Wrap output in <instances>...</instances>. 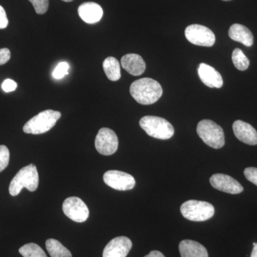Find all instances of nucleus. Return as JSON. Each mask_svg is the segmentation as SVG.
I'll use <instances>...</instances> for the list:
<instances>
[{
    "label": "nucleus",
    "mask_w": 257,
    "mask_h": 257,
    "mask_svg": "<svg viewBox=\"0 0 257 257\" xmlns=\"http://www.w3.org/2000/svg\"><path fill=\"white\" fill-rule=\"evenodd\" d=\"M130 94L140 104L149 105L160 99L163 90L160 83L151 78L140 79L130 86Z\"/></svg>",
    "instance_id": "nucleus-1"
},
{
    "label": "nucleus",
    "mask_w": 257,
    "mask_h": 257,
    "mask_svg": "<svg viewBox=\"0 0 257 257\" xmlns=\"http://www.w3.org/2000/svg\"><path fill=\"white\" fill-rule=\"evenodd\" d=\"M39 185V174L36 166L31 164L23 167L15 176L10 184L9 192L13 197L18 196L22 189L35 192Z\"/></svg>",
    "instance_id": "nucleus-2"
},
{
    "label": "nucleus",
    "mask_w": 257,
    "mask_h": 257,
    "mask_svg": "<svg viewBox=\"0 0 257 257\" xmlns=\"http://www.w3.org/2000/svg\"><path fill=\"white\" fill-rule=\"evenodd\" d=\"M140 125L149 136L159 140H169L175 134V128L170 121L160 116H144L140 119Z\"/></svg>",
    "instance_id": "nucleus-3"
},
{
    "label": "nucleus",
    "mask_w": 257,
    "mask_h": 257,
    "mask_svg": "<svg viewBox=\"0 0 257 257\" xmlns=\"http://www.w3.org/2000/svg\"><path fill=\"white\" fill-rule=\"evenodd\" d=\"M60 117L61 113L58 111L47 109L42 111L29 120L24 126L23 131L32 135L46 133L54 127Z\"/></svg>",
    "instance_id": "nucleus-4"
},
{
    "label": "nucleus",
    "mask_w": 257,
    "mask_h": 257,
    "mask_svg": "<svg viewBox=\"0 0 257 257\" xmlns=\"http://www.w3.org/2000/svg\"><path fill=\"white\" fill-rule=\"evenodd\" d=\"M197 132L202 141L211 148L221 149L224 146L223 128L214 121L209 119L202 120L197 125Z\"/></svg>",
    "instance_id": "nucleus-5"
},
{
    "label": "nucleus",
    "mask_w": 257,
    "mask_h": 257,
    "mask_svg": "<svg viewBox=\"0 0 257 257\" xmlns=\"http://www.w3.org/2000/svg\"><path fill=\"white\" fill-rule=\"evenodd\" d=\"M182 216L189 221H204L214 216L215 209L210 203L203 201L189 200L181 206Z\"/></svg>",
    "instance_id": "nucleus-6"
},
{
    "label": "nucleus",
    "mask_w": 257,
    "mask_h": 257,
    "mask_svg": "<svg viewBox=\"0 0 257 257\" xmlns=\"http://www.w3.org/2000/svg\"><path fill=\"white\" fill-rule=\"evenodd\" d=\"M185 37L189 42L197 46L211 47L216 41L214 32L200 25H191L187 27Z\"/></svg>",
    "instance_id": "nucleus-7"
},
{
    "label": "nucleus",
    "mask_w": 257,
    "mask_h": 257,
    "mask_svg": "<svg viewBox=\"0 0 257 257\" xmlns=\"http://www.w3.org/2000/svg\"><path fill=\"white\" fill-rule=\"evenodd\" d=\"M119 140L116 133L109 128H101L95 138L96 150L101 155L109 156L116 152Z\"/></svg>",
    "instance_id": "nucleus-8"
},
{
    "label": "nucleus",
    "mask_w": 257,
    "mask_h": 257,
    "mask_svg": "<svg viewBox=\"0 0 257 257\" xmlns=\"http://www.w3.org/2000/svg\"><path fill=\"white\" fill-rule=\"evenodd\" d=\"M62 209L64 214L75 222L82 223L87 221L89 211L85 203L78 197H72L64 200Z\"/></svg>",
    "instance_id": "nucleus-9"
},
{
    "label": "nucleus",
    "mask_w": 257,
    "mask_h": 257,
    "mask_svg": "<svg viewBox=\"0 0 257 257\" xmlns=\"http://www.w3.org/2000/svg\"><path fill=\"white\" fill-rule=\"evenodd\" d=\"M103 179L106 185L116 190H130L136 184V181L133 176L121 171H107L104 173Z\"/></svg>",
    "instance_id": "nucleus-10"
},
{
    "label": "nucleus",
    "mask_w": 257,
    "mask_h": 257,
    "mask_svg": "<svg viewBox=\"0 0 257 257\" xmlns=\"http://www.w3.org/2000/svg\"><path fill=\"white\" fill-rule=\"evenodd\" d=\"M209 181L214 189L228 194H237L243 191V187L239 182L224 174H215L211 176Z\"/></svg>",
    "instance_id": "nucleus-11"
},
{
    "label": "nucleus",
    "mask_w": 257,
    "mask_h": 257,
    "mask_svg": "<svg viewBox=\"0 0 257 257\" xmlns=\"http://www.w3.org/2000/svg\"><path fill=\"white\" fill-rule=\"evenodd\" d=\"M133 247V242L126 236H118L106 244L103 257H126Z\"/></svg>",
    "instance_id": "nucleus-12"
},
{
    "label": "nucleus",
    "mask_w": 257,
    "mask_h": 257,
    "mask_svg": "<svg viewBox=\"0 0 257 257\" xmlns=\"http://www.w3.org/2000/svg\"><path fill=\"white\" fill-rule=\"evenodd\" d=\"M233 131L236 138L248 145H257V132L248 123L236 120L233 124Z\"/></svg>",
    "instance_id": "nucleus-13"
},
{
    "label": "nucleus",
    "mask_w": 257,
    "mask_h": 257,
    "mask_svg": "<svg viewBox=\"0 0 257 257\" xmlns=\"http://www.w3.org/2000/svg\"><path fill=\"white\" fill-rule=\"evenodd\" d=\"M199 78L205 85L210 88H221L224 84L222 77L214 67L207 64H199L198 68Z\"/></svg>",
    "instance_id": "nucleus-14"
},
{
    "label": "nucleus",
    "mask_w": 257,
    "mask_h": 257,
    "mask_svg": "<svg viewBox=\"0 0 257 257\" xmlns=\"http://www.w3.org/2000/svg\"><path fill=\"white\" fill-rule=\"evenodd\" d=\"M103 13L100 5L95 3H84L78 8L79 17L87 24H95L100 21Z\"/></svg>",
    "instance_id": "nucleus-15"
},
{
    "label": "nucleus",
    "mask_w": 257,
    "mask_h": 257,
    "mask_svg": "<svg viewBox=\"0 0 257 257\" xmlns=\"http://www.w3.org/2000/svg\"><path fill=\"white\" fill-rule=\"evenodd\" d=\"M121 64L122 68L134 76L141 75L146 69V64L143 57L137 54H128L123 56Z\"/></svg>",
    "instance_id": "nucleus-16"
},
{
    "label": "nucleus",
    "mask_w": 257,
    "mask_h": 257,
    "mask_svg": "<svg viewBox=\"0 0 257 257\" xmlns=\"http://www.w3.org/2000/svg\"><path fill=\"white\" fill-rule=\"evenodd\" d=\"M179 249L182 257H209L207 248L200 243L192 240L185 239L181 241Z\"/></svg>",
    "instance_id": "nucleus-17"
},
{
    "label": "nucleus",
    "mask_w": 257,
    "mask_h": 257,
    "mask_svg": "<svg viewBox=\"0 0 257 257\" xmlns=\"http://www.w3.org/2000/svg\"><path fill=\"white\" fill-rule=\"evenodd\" d=\"M229 36L231 40L240 42L246 47H251L253 43V36L251 32L240 24L231 25L229 30Z\"/></svg>",
    "instance_id": "nucleus-18"
},
{
    "label": "nucleus",
    "mask_w": 257,
    "mask_h": 257,
    "mask_svg": "<svg viewBox=\"0 0 257 257\" xmlns=\"http://www.w3.org/2000/svg\"><path fill=\"white\" fill-rule=\"evenodd\" d=\"M103 69L107 78L111 81H117L121 78V68L119 61L113 57H109L103 62Z\"/></svg>",
    "instance_id": "nucleus-19"
},
{
    "label": "nucleus",
    "mask_w": 257,
    "mask_h": 257,
    "mask_svg": "<svg viewBox=\"0 0 257 257\" xmlns=\"http://www.w3.org/2000/svg\"><path fill=\"white\" fill-rule=\"evenodd\" d=\"M46 248L51 257H72L70 251L57 240L47 239Z\"/></svg>",
    "instance_id": "nucleus-20"
},
{
    "label": "nucleus",
    "mask_w": 257,
    "mask_h": 257,
    "mask_svg": "<svg viewBox=\"0 0 257 257\" xmlns=\"http://www.w3.org/2000/svg\"><path fill=\"white\" fill-rule=\"evenodd\" d=\"M23 257H47L44 250L35 243H27L19 249Z\"/></svg>",
    "instance_id": "nucleus-21"
},
{
    "label": "nucleus",
    "mask_w": 257,
    "mask_h": 257,
    "mask_svg": "<svg viewBox=\"0 0 257 257\" xmlns=\"http://www.w3.org/2000/svg\"><path fill=\"white\" fill-rule=\"evenodd\" d=\"M232 62L236 69L244 71L249 66V60L240 49H235L232 53Z\"/></svg>",
    "instance_id": "nucleus-22"
},
{
    "label": "nucleus",
    "mask_w": 257,
    "mask_h": 257,
    "mask_svg": "<svg viewBox=\"0 0 257 257\" xmlns=\"http://www.w3.org/2000/svg\"><path fill=\"white\" fill-rule=\"evenodd\" d=\"M69 64L67 62H61L57 64L55 70L52 72V77L56 79L63 78L69 73Z\"/></svg>",
    "instance_id": "nucleus-23"
},
{
    "label": "nucleus",
    "mask_w": 257,
    "mask_h": 257,
    "mask_svg": "<svg viewBox=\"0 0 257 257\" xmlns=\"http://www.w3.org/2000/svg\"><path fill=\"white\" fill-rule=\"evenodd\" d=\"M10 151L5 145H0V172L5 170L9 165Z\"/></svg>",
    "instance_id": "nucleus-24"
},
{
    "label": "nucleus",
    "mask_w": 257,
    "mask_h": 257,
    "mask_svg": "<svg viewBox=\"0 0 257 257\" xmlns=\"http://www.w3.org/2000/svg\"><path fill=\"white\" fill-rule=\"evenodd\" d=\"M33 5L35 11L38 15L47 13L49 8V0H29Z\"/></svg>",
    "instance_id": "nucleus-25"
},
{
    "label": "nucleus",
    "mask_w": 257,
    "mask_h": 257,
    "mask_svg": "<svg viewBox=\"0 0 257 257\" xmlns=\"http://www.w3.org/2000/svg\"><path fill=\"white\" fill-rule=\"evenodd\" d=\"M243 174L247 180L257 186V168L256 167H248L245 169Z\"/></svg>",
    "instance_id": "nucleus-26"
},
{
    "label": "nucleus",
    "mask_w": 257,
    "mask_h": 257,
    "mask_svg": "<svg viewBox=\"0 0 257 257\" xmlns=\"http://www.w3.org/2000/svg\"><path fill=\"white\" fill-rule=\"evenodd\" d=\"M18 87V84L13 79H5L2 84V88L5 92H13Z\"/></svg>",
    "instance_id": "nucleus-27"
},
{
    "label": "nucleus",
    "mask_w": 257,
    "mask_h": 257,
    "mask_svg": "<svg viewBox=\"0 0 257 257\" xmlns=\"http://www.w3.org/2000/svg\"><path fill=\"white\" fill-rule=\"evenodd\" d=\"M11 53L9 49H0V65L6 64L10 60Z\"/></svg>",
    "instance_id": "nucleus-28"
},
{
    "label": "nucleus",
    "mask_w": 257,
    "mask_h": 257,
    "mask_svg": "<svg viewBox=\"0 0 257 257\" xmlns=\"http://www.w3.org/2000/svg\"><path fill=\"white\" fill-rule=\"evenodd\" d=\"M8 19L4 8L0 5V29H5L8 27Z\"/></svg>",
    "instance_id": "nucleus-29"
},
{
    "label": "nucleus",
    "mask_w": 257,
    "mask_h": 257,
    "mask_svg": "<svg viewBox=\"0 0 257 257\" xmlns=\"http://www.w3.org/2000/svg\"><path fill=\"white\" fill-rule=\"evenodd\" d=\"M145 257H165V255L159 251H152L149 254L146 255Z\"/></svg>",
    "instance_id": "nucleus-30"
},
{
    "label": "nucleus",
    "mask_w": 257,
    "mask_h": 257,
    "mask_svg": "<svg viewBox=\"0 0 257 257\" xmlns=\"http://www.w3.org/2000/svg\"><path fill=\"white\" fill-rule=\"evenodd\" d=\"M251 257H257V243L253 245L252 252H251Z\"/></svg>",
    "instance_id": "nucleus-31"
},
{
    "label": "nucleus",
    "mask_w": 257,
    "mask_h": 257,
    "mask_svg": "<svg viewBox=\"0 0 257 257\" xmlns=\"http://www.w3.org/2000/svg\"><path fill=\"white\" fill-rule=\"evenodd\" d=\"M62 1L66 2V3H70V2L73 1V0H62Z\"/></svg>",
    "instance_id": "nucleus-32"
},
{
    "label": "nucleus",
    "mask_w": 257,
    "mask_h": 257,
    "mask_svg": "<svg viewBox=\"0 0 257 257\" xmlns=\"http://www.w3.org/2000/svg\"><path fill=\"white\" fill-rule=\"evenodd\" d=\"M223 1H231V0H223Z\"/></svg>",
    "instance_id": "nucleus-33"
}]
</instances>
